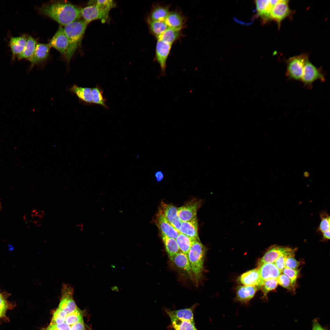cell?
<instances>
[{
    "label": "cell",
    "mask_w": 330,
    "mask_h": 330,
    "mask_svg": "<svg viewBox=\"0 0 330 330\" xmlns=\"http://www.w3.org/2000/svg\"><path fill=\"white\" fill-rule=\"evenodd\" d=\"M81 9L68 2L56 1L44 4L38 10L64 27L82 17Z\"/></svg>",
    "instance_id": "cell-1"
},
{
    "label": "cell",
    "mask_w": 330,
    "mask_h": 330,
    "mask_svg": "<svg viewBox=\"0 0 330 330\" xmlns=\"http://www.w3.org/2000/svg\"><path fill=\"white\" fill-rule=\"evenodd\" d=\"M88 24L83 20H79L64 26V31L69 42V47L65 56L68 63L80 44Z\"/></svg>",
    "instance_id": "cell-2"
},
{
    "label": "cell",
    "mask_w": 330,
    "mask_h": 330,
    "mask_svg": "<svg viewBox=\"0 0 330 330\" xmlns=\"http://www.w3.org/2000/svg\"><path fill=\"white\" fill-rule=\"evenodd\" d=\"M206 251L205 247L200 240H195L187 255L193 274L197 280L202 274Z\"/></svg>",
    "instance_id": "cell-3"
},
{
    "label": "cell",
    "mask_w": 330,
    "mask_h": 330,
    "mask_svg": "<svg viewBox=\"0 0 330 330\" xmlns=\"http://www.w3.org/2000/svg\"><path fill=\"white\" fill-rule=\"evenodd\" d=\"M308 57L302 54L291 57L286 61L285 76L289 80L301 81Z\"/></svg>",
    "instance_id": "cell-4"
},
{
    "label": "cell",
    "mask_w": 330,
    "mask_h": 330,
    "mask_svg": "<svg viewBox=\"0 0 330 330\" xmlns=\"http://www.w3.org/2000/svg\"><path fill=\"white\" fill-rule=\"evenodd\" d=\"M317 80L325 82V72L322 68L317 67L308 60L305 66L301 82L304 87L311 90L313 88V83Z\"/></svg>",
    "instance_id": "cell-5"
},
{
    "label": "cell",
    "mask_w": 330,
    "mask_h": 330,
    "mask_svg": "<svg viewBox=\"0 0 330 330\" xmlns=\"http://www.w3.org/2000/svg\"><path fill=\"white\" fill-rule=\"evenodd\" d=\"M73 287L68 284H64L61 290V297L58 308L66 312L70 313L77 307L73 298Z\"/></svg>",
    "instance_id": "cell-6"
},
{
    "label": "cell",
    "mask_w": 330,
    "mask_h": 330,
    "mask_svg": "<svg viewBox=\"0 0 330 330\" xmlns=\"http://www.w3.org/2000/svg\"><path fill=\"white\" fill-rule=\"evenodd\" d=\"M110 11L98 7L95 5H90L81 9L82 17L89 24L91 21L98 19L105 21L108 17Z\"/></svg>",
    "instance_id": "cell-7"
},
{
    "label": "cell",
    "mask_w": 330,
    "mask_h": 330,
    "mask_svg": "<svg viewBox=\"0 0 330 330\" xmlns=\"http://www.w3.org/2000/svg\"><path fill=\"white\" fill-rule=\"evenodd\" d=\"M51 47L58 51L66 56L69 47V42L64 28L61 25L49 43Z\"/></svg>",
    "instance_id": "cell-8"
},
{
    "label": "cell",
    "mask_w": 330,
    "mask_h": 330,
    "mask_svg": "<svg viewBox=\"0 0 330 330\" xmlns=\"http://www.w3.org/2000/svg\"><path fill=\"white\" fill-rule=\"evenodd\" d=\"M159 209L158 212L163 215L170 224L179 231L181 221L177 215L178 208L171 204H167L162 202Z\"/></svg>",
    "instance_id": "cell-9"
},
{
    "label": "cell",
    "mask_w": 330,
    "mask_h": 330,
    "mask_svg": "<svg viewBox=\"0 0 330 330\" xmlns=\"http://www.w3.org/2000/svg\"><path fill=\"white\" fill-rule=\"evenodd\" d=\"M172 44L160 39H157L156 47V57L159 64L163 75L165 74L166 61Z\"/></svg>",
    "instance_id": "cell-10"
},
{
    "label": "cell",
    "mask_w": 330,
    "mask_h": 330,
    "mask_svg": "<svg viewBox=\"0 0 330 330\" xmlns=\"http://www.w3.org/2000/svg\"><path fill=\"white\" fill-rule=\"evenodd\" d=\"M200 205V201L192 200L178 208L177 215L181 222L189 221L196 217Z\"/></svg>",
    "instance_id": "cell-11"
},
{
    "label": "cell",
    "mask_w": 330,
    "mask_h": 330,
    "mask_svg": "<svg viewBox=\"0 0 330 330\" xmlns=\"http://www.w3.org/2000/svg\"><path fill=\"white\" fill-rule=\"evenodd\" d=\"M290 13L288 0H278L273 7L271 12L270 20L275 21L279 26Z\"/></svg>",
    "instance_id": "cell-12"
},
{
    "label": "cell",
    "mask_w": 330,
    "mask_h": 330,
    "mask_svg": "<svg viewBox=\"0 0 330 330\" xmlns=\"http://www.w3.org/2000/svg\"><path fill=\"white\" fill-rule=\"evenodd\" d=\"M155 220V223L162 235L175 239L180 233L159 212L156 214Z\"/></svg>",
    "instance_id": "cell-13"
},
{
    "label": "cell",
    "mask_w": 330,
    "mask_h": 330,
    "mask_svg": "<svg viewBox=\"0 0 330 330\" xmlns=\"http://www.w3.org/2000/svg\"><path fill=\"white\" fill-rule=\"evenodd\" d=\"M50 47L49 44L37 43L33 54L28 59L31 63V68L46 60L48 57Z\"/></svg>",
    "instance_id": "cell-14"
},
{
    "label": "cell",
    "mask_w": 330,
    "mask_h": 330,
    "mask_svg": "<svg viewBox=\"0 0 330 330\" xmlns=\"http://www.w3.org/2000/svg\"><path fill=\"white\" fill-rule=\"evenodd\" d=\"M258 288L256 286H239L236 291L235 300L243 304H247L254 296Z\"/></svg>",
    "instance_id": "cell-15"
},
{
    "label": "cell",
    "mask_w": 330,
    "mask_h": 330,
    "mask_svg": "<svg viewBox=\"0 0 330 330\" xmlns=\"http://www.w3.org/2000/svg\"><path fill=\"white\" fill-rule=\"evenodd\" d=\"M238 281L244 285L256 286L258 288L262 282L258 269H253L242 274Z\"/></svg>",
    "instance_id": "cell-16"
},
{
    "label": "cell",
    "mask_w": 330,
    "mask_h": 330,
    "mask_svg": "<svg viewBox=\"0 0 330 330\" xmlns=\"http://www.w3.org/2000/svg\"><path fill=\"white\" fill-rule=\"evenodd\" d=\"M278 0H256L255 3L258 15L264 21L270 20L272 9Z\"/></svg>",
    "instance_id": "cell-17"
},
{
    "label": "cell",
    "mask_w": 330,
    "mask_h": 330,
    "mask_svg": "<svg viewBox=\"0 0 330 330\" xmlns=\"http://www.w3.org/2000/svg\"><path fill=\"white\" fill-rule=\"evenodd\" d=\"M262 281L270 279H277L281 272L274 263H266L257 268Z\"/></svg>",
    "instance_id": "cell-18"
},
{
    "label": "cell",
    "mask_w": 330,
    "mask_h": 330,
    "mask_svg": "<svg viewBox=\"0 0 330 330\" xmlns=\"http://www.w3.org/2000/svg\"><path fill=\"white\" fill-rule=\"evenodd\" d=\"M179 232L195 240H200L197 217L189 221L182 222Z\"/></svg>",
    "instance_id": "cell-19"
},
{
    "label": "cell",
    "mask_w": 330,
    "mask_h": 330,
    "mask_svg": "<svg viewBox=\"0 0 330 330\" xmlns=\"http://www.w3.org/2000/svg\"><path fill=\"white\" fill-rule=\"evenodd\" d=\"M165 21L169 28L181 30L184 27L185 19L181 12L175 10L170 11Z\"/></svg>",
    "instance_id": "cell-20"
},
{
    "label": "cell",
    "mask_w": 330,
    "mask_h": 330,
    "mask_svg": "<svg viewBox=\"0 0 330 330\" xmlns=\"http://www.w3.org/2000/svg\"><path fill=\"white\" fill-rule=\"evenodd\" d=\"M288 247L276 246L271 247L258 261V266L266 263H274L280 256L285 251Z\"/></svg>",
    "instance_id": "cell-21"
},
{
    "label": "cell",
    "mask_w": 330,
    "mask_h": 330,
    "mask_svg": "<svg viewBox=\"0 0 330 330\" xmlns=\"http://www.w3.org/2000/svg\"><path fill=\"white\" fill-rule=\"evenodd\" d=\"M169 9L168 5L156 3L153 5L148 18L152 20L165 21L170 12Z\"/></svg>",
    "instance_id": "cell-22"
},
{
    "label": "cell",
    "mask_w": 330,
    "mask_h": 330,
    "mask_svg": "<svg viewBox=\"0 0 330 330\" xmlns=\"http://www.w3.org/2000/svg\"><path fill=\"white\" fill-rule=\"evenodd\" d=\"M169 258L176 266L185 271L190 275L193 274L187 255L180 251Z\"/></svg>",
    "instance_id": "cell-23"
},
{
    "label": "cell",
    "mask_w": 330,
    "mask_h": 330,
    "mask_svg": "<svg viewBox=\"0 0 330 330\" xmlns=\"http://www.w3.org/2000/svg\"><path fill=\"white\" fill-rule=\"evenodd\" d=\"M197 306V304H195L187 308L174 310L166 309L165 311L168 315L170 314L178 319L194 322V311Z\"/></svg>",
    "instance_id": "cell-24"
},
{
    "label": "cell",
    "mask_w": 330,
    "mask_h": 330,
    "mask_svg": "<svg viewBox=\"0 0 330 330\" xmlns=\"http://www.w3.org/2000/svg\"><path fill=\"white\" fill-rule=\"evenodd\" d=\"M172 327L174 330H198L195 325L194 322L178 319L170 314H168Z\"/></svg>",
    "instance_id": "cell-25"
},
{
    "label": "cell",
    "mask_w": 330,
    "mask_h": 330,
    "mask_svg": "<svg viewBox=\"0 0 330 330\" xmlns=\"http://www.w3.org/2000/svg\"><path fill=\"white\" fill-rule=\"evenodd\" d=\"M70 90L81 100L87 103H92L91 88L82 87L74 85L71 87Z\"/></svg>",
    "instance_id": "cell-26"
},
{
    "label": "cell",
    "mask_w": 330,
    "mask_h": 330,
    "mask_svg": "<svg viewBox=\"0 0 330 330\" xmlns=\"http://www.w3.org/2000/svg\"><path fill=\"white\" fill-rule=\"evenodd\" d=\"M27 41L24 36L12 37L10 40L9 46L13 57L20 54L24 50Z\"/></svg>",
    "instance_id": "cell-27"
},
{
    "label": "cell",
    "mask_w": 330,
    "mask_h": 330,
    "mask_svg": "<svg viewBox=\"0 0 330 330\" xmlns=\"http://www.w3.org/2000/svg\"><path fill=\"white\" fill-rule=\"evenodd\" d=\"M37 43L35 39L30 36H28L24 48L22 52L18 55V59L20 60L30 58L33 54Z\"/></svg>",
    "instance_id": "cell-28"
},
{
    "label": "cell",
    "mask_w": 330,
    "mask_h": 330,
    "mask_svg": "<svg viewBox=\"0 0 330 330\" xmlns=\"http://www.w3.org/2000/svg\"><path fill=\"white\" fill-rule=\"evenodd\" d=\"M147 22L150 32L156 38L169 28L165 21L152 20L148 18Z\"/></svg>",
    "instance_id": "cell-29"
},
{
    "label": "cell",
    "mask_w": 330,
    "mask_h": 330,
    "mask_svg": "<svg viewBox=\"0 0 330 330\" xmlns=\"http://www.w3.org/2000/svg\"><path fill=\"white\" fill-rule=\"evenodd\" d=\"M161 238L166 251L170 257L180 251L175 239L161 234Z\"/></svg>",
    "instance_id": "cell-30"
},
{
    "label": "cell",
    "mask_w": 330,
    "mask_h": 330,
    "mask_svg": "<svg viewBox=\"0 0 330 330\" xmlns=\"http://www.w3.org/2000/svg\"><path fill=\"white\" fill-rule=\"evenodd\" d=\"M180 251L187 255L195 240L180 233L175 239Z\"/></svg>",
    "instance_id": "cell-31"
},
{
    "label": "cell",
    "mask_w": 330,
    "mask_h": 330,
    "mask_svg": "<svg viewBox=\"0 0 330 330\" xmlns=\"http://www.w3.org/2000/svg\"><path fill=\"white\" fill-rule=\"evenodd\" d=\"M181 31L168 28L156 38L172 44L180 36Z\"/></svg>",
    "instance_id": "cell-32"
},
{
    "label": "cell",
    "mask_w": 330,
    "mask_h": 330,
    "mask_svg": "<svg viewBox=\"0 0 330 330\" xmlns=\"http://www.w3.org/2000/svg\"><path fill=\"white\" fill-rule=\"evenodd\" d=\"M278 284L277 279H270L262 281L259 287L263 294L262 298L266 299L267 294L275 289Z\"/></svg>",
    "instance_id": "cell-33"
},
{
    "label": "cell",
    "mask_w": 330,
    "mask_h": 330,
    "mask_svg": "<svg viewBox=\"0 0 330 330\" xmlns=\"http://www.w3.org/2000/svg\"><path fill=\"white\" fill-rule=\"evenodd\" d=\"M83 315L81 310L77 307L72 312L66 314L65 319V323L69 325L83 322Z\"/></svg>",
    "instance_id": "cell-34"
},
{
    "label": "cell",
    "mask_w": 330,
    "mask_h": 330,
    "mask_svg": "<svg viewBox=\"0 0 330 330\" xmlns=\"http://www.w3.org/2000/svg\"><path fill=\"white\" fill-rule=\"evenodd\" d=\"M295 250L288 248L287 250L282 254L274 263L281 272L285 267V262L287 258L290 256H295Z\"/></svg>",
    "instance_id": "cell-35"
},
{
    "label": "cell",
    "mask_w": 330,
    "mask_h": 330,
    "mask_svg": "<svg viewBox=\"0 0 330 330\" xmlns=\"http://www.w3.org/2000/svg\"><path fill=\"white\" fill-rule=\"evenodd\" d=\"M92 96V103L101 105L105 107L107 105L103 95V92L100 88L95 87L91 88Z\"/></svg>",
    "instance_id": "cell-36"
},
{
    "label": "cell",
    "mask_w": 330,
    "mask_h": 330,
    "mask_svg": "<svg viewBox=\"0 0 330 330\" xmlns=\"http://www.w3.org/2000/svg\"><path fill=\"white\" fill-rule=\"evenodd\" d=\"M279 284L282 287L292 291H295V286L292 283L290 279L285 274H281L277 278Z\"/></svg>",
    "instance_id": "cell-37"
},
{
    "label": "cell",
    "mask_w": 330,
    "mask_h": 330,
    "mask_svg": "<svg viewBox=\"0 0 330 330\" xmlns=\"http://www.w3.org/2000/svg\"><path fill=\"white\" fill-rule=\"evenodd\" d=\"M67 313L64 311L58 308L54 313L51 322L50 324L57 325L62 324L65 321V317Z\"/></svg>",
    "instance_id": "cell-38"
},
{
    "label": "cell",
    "mask_w": 330,
    "mask_h": 330,
    "mask_svg": "<svg viewBox=\"0 0 330 330\" xmlns=\"http://www.w3.org/2000/svg\"><path fill=\"white\" fill-rule=\"evenodd\" d=\"M300 271V270L298 269L293 270L284 268L282 272L283 274L287 275L290 279L292 283L295 285Z\"/></svg>",
    "instance_id": "cell-39"
},
{
    "label": "cell",
    "mask_w": 330,
    "mask_h": 330,
    "mask_svg": "<svg viewBox=\"0 0 330 330\" xmlns=\"http://www.w3.org/2000/svg\"><path fill=\"white\" fill-rule=\"evenodd\" d=\"M294 256H290L287 258L285 262L284 268L293 270L298 269L300 264V262L295 258Z\"/></svg>",
    "instance_id": "cell-40"
},
{
    "label": "cell",
    "mask_w": 330,
    "mask_h": 330,
    "mask_svg": "<svg viewBox=\"0 0 330 330\" xmlns=\"http://www.w3.org/2000/svg\"><path fill=\"white\" fill-rule=\"evenodd\" d=\"M330 219L329 216H327L325 217H323L322 218L319 226V229L321 232L323 233L330 230Z\"/></svg>",
    "instance_id": "cell-41"
},
{
    "label": "cell",
    "mask_w": 330,
    "mask_h": 330,
    "mask_svg": "<svg viewBox=\"0 0 330 330\" xmlns=\"http://www.w3.org/2000/svg\"><path fill=\"white\" fill-rule=\"evenodd\" d=\"M7 309V305L6 301L0 294V314L1 316L5 315Z\"/></svg>",
    "instance_id": "cell-42"
},
{
    "label": "cell",
    "mask_w": 330,
    "mask_h": 330,
    "mask_svg": "<svg viewBox=\"0 0 330 330\" xmlns=\"http://www.w3.org/2000/svg\"><path fill=\"white\" fill-rule=\"evenodd\" d=\"M312 330H328L327 328L322 326L319 323L317 318L313 321Z\"/></svg>",
    "instance_id": "cell-43"
},
{
    "label": "cell",
    "mask_w": 330,
    "mask_h": 330,
    "mask_svg": "<svg viewBox=\"0 0 330 330\" xmlns=\"http://www.w3.org/2000/svg\"><path fill=\"white\" fill-rule=\"evenodd\" d=\"M71 330H86L84 322L77 323L73 324Z\"/></svg>",
    "instance_id": "cell-44"
},
{
    "label": "cell",
    "mask_w": 330,
    "mask_h": 330,
    "mask_svg": "<svg viewBox=\"0 0 330 330\" xmlns=\"http://www.w3.org/2000/svg\"><path fill=\"white\" fill-rule=\"evenodd\" d=\"M53 325H54L58 330H71L70 326L66 323L64 322L61 324Z\"/></svg>",
    "instance_id": "cell-45"
},
{
    "label": "cell",
    "mask_w": 330,
    "mask_h": 330,
    "mask_svg": "<svg viewBox=\"0 0 330 330\" xmlns=\"http://www.w3.org/2000/svg\"><path fill=\"white\" fill-rule=\"evenodd\" d=\"M155 176L156 181H161L163 178L164 174L163 172L160 170L156 171L155 173Z\"/></svg>",
    "instance_id": "cell-46"
},
{
    "label": "cell",
    "mask_w": 330,
    "mask_h": 330,
    "mask_svg": "<svg viewBox=\"0 0 330 330\" xmlns=\"http://www.w3.org/2000/svg\"><path fill=\"white\" fill-rule=\"evenodd\" d=\"M323 236L324 239L329 240L330 239V230L323 232Z\"/></svg>",
    "instance_id": "cell-47"
},
{
    "label": "cell",
    "mask_w": 330,
    "mask_h": 330,
    "mask_svg": "<svg viewBox=\"0 0 330 330\" xmlns=\"http://www.w3.org/2000/svg\"><path fill=\"white\" fill-rule=\"evenodd\" d=\"M46 330H58L53 325L50 324L47 327Z\"/></svg>",
    "instance_id": "cell-48"
},
{
    "label": "cell",
    "mask_w": 330,
    "mask_h": 330,
    "mask_svg": "<svg viewBox=\"0 0 330 330\" xmlns=\"http://www.w3.org/2000/svg\"><path fill=\"white\" fill-rule=\"evenodd\" d=\"M76 227L79 230L81 231L83 229V225L81 224H77L76 226Z\"/></svg>",
    "instance_id": "cell-49"
},
{
    "label": "cell",
    "mask_w": 330,
    "mask_h": 330,
    "mask_svg": "<svg viewBox=\"0 0 330 330\" xmlns=\"http://www.w3.org/2000/svg\"><path fill=\"white\" fill-rule=\"evenodd\" d=\"M2 317V316H1V315L0 314V317Z\"/></svg>",
    "instance_id": "cell-50"
}]
</instances>
